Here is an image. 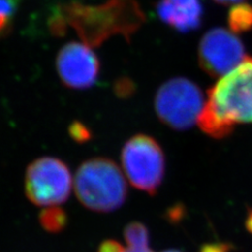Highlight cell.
Masks as SVG:
<instances>
[{
	"instance_id": "cell-19",
	"label": "cell",
	"mask_w": 252,
	"mask_h": 252,
	"mask_svg": "<svg viewBox=\"0 0 252 252\" xmlns=\"http://www.w3.org/2000/svg\"><path fill=\"white\" fill-rule=\"evenodd\" d=\"M164 252H181V251H179V250H166Z\"/></svg>"
},
{
	"instance_id": "cell-16",
	"label": "cell",
	"mask_w": 252,
	"mask_h": 252,
	"mask_svg": "<svg viewBox=\"0 0 252 252\" xmlns=\"http://www.w3.org/2000/svg\"><path fill=\"white\" fill-rule=\"evenodd\" d=\"M230 245L226 243L206 244L201 248L200 252H230Z\"/></svg>"
},
{
	"instance_id": "cell-6",
	"label": "cell",
	"mask_w": 252,
	"mask_h": 252,
	"mask_svg": "<svg viewBox=\"0 0 252 252\" xmlns=\"http://www.w3.org/2000/svg\"><path fill=\"white\" fill-rule=\"evenodd\" d=\"M73 179L61 160L43 157L31 163L26 173V194L37 206L53 207L64 203L72 191Z\"/></svg>"
},
{
	"instance_id": "cell-11",
	"label": "cell",
	"mask_w": 252,
	"mask_h": 252,
	"mask_svg": "<svg viewBox=\"0 0 252 252\" xmlns=\"http://www.w3.org/2000/svg\"><path fill=\"white\" fill-rule=\"evenodd\" d=\"M124 238L128 252H143L148 249V230L142 223H129L125 227Z\"/></svg>"
},
{
	"instance_id": "cell-5",
	"label": "cell",
	"mask_w": 252,
	"mask_h": 252,
	"mask_svg": "<svg viewBox=\"0 0 252 252\" xmlns=\"http://www.w3.org/2000/svg\"><path fill=\"white\" fill-rule=\"evenodd\" d=\"M121 162L132 186L148 194L157 193L165 175V156L154 138L142 133L131 137L123 146Z\"/></svg>"
},
{
	"instance_id": "cell-1",
	"label": "cell",
	"mask_w": 252,
	"mask_h": 252,
	"mask_svg": "<svg viewBox=\"0 0 252 252\" xmlns=\"http://www.w3.org/2000/svg\"><path fill=\"white\" fill-rule=\"evenodd\" d=\"M252 123V58L218 81L208 92V101L199 117L198 125L206 135L223 139L234 126Z\"/></svg>"
},
{
	"instance_id": "cell-7",
	"label": "cell",
	"mask_w": 252,
	"mask_h": 252,
	"mask_svg": "<svg viewBox=\"0 0 252 252\" xmlns=\"http://www.w3.org/2000/svg\"><path fill=\"white\" fill-rule=\"evenodd\" d=\"M198 57L201 68L211 77H224L247 58L241 39L224 28H214L205 33Z\"/></svg>"
},
{
	"instance_id": "cell-9",
	"label": "cell",
	"mask_w": 252,
	"mask_h": 252,
	"mask_svg": "<svg viewBox=\"0 0 252 252\" xmlns=\"http://www.w3.org/2000/svg\"><path fill=\"white\" fill-rule=\"evenodd\" d=\"M156 10L159 18L180 33L198 30L202 23V0H159Z\"/></svg>"
},
{
	"instance_id": "cell-3",
	"label": "cell",
	"mask_w": 252,
	"mask_h": 252,
	"mask_svg": "<svg viewBox=\"0 0 252 252\" xmlns=\"http://www.w3.org/2000/svg\"><path fill=\"white\" fill-rule=\"evenodd\" d=\"M78 200L88 209L110 212L120 208L127 196V186L121 169L109 159L85 161L75 178Z\"/></svg>"
},
{
	"instance_id": "cell-15",
	"label": "cell",
	"mask_w": 252,
	"mask_h": 252,
	"mask_svg": "<svg viewBox=\"0 0 252 252\" xmlns=\"http://www.w3.org/2000/svg\"><path fill=\"white\" fill-rule=\"evenodd\" d=\"M98 252H128V249L127 247H124L119 242L107 240L99 246Z\"/></svg>"
},
{
	"instance_id": "cell-17",
	"label": "cell",
	"mask_w": 252,
	"mask_h": 252,
	"mask_svg": "<svg viewBox=\"0 0 252 252\" xmlns=\"http://www.w3.org/2000/svg\"><path fill=\"white\" fill-rule=\"evenodd\" d=\"M246 227H247V229L249 230V232L252 233V209H250L249 212H248L247 220H246Z\"/></svg>"
},
{
	"instance_id": "cell-12",
	"label": "cell",
	"mask_w": 252,
	"mask_h": 252,
	"mask_svg": "<svg viewBox=\"0 0 252 252\" xmlns=\"http://www.w3.org/2000/svg\"><path fill=\"white\" fill-rule=\"evenodd\" d=\"M39 222L46 231L57 233L66 226L67 217L65 212L57 206L46 207L39 215Z\"/></svg>"
},
{
	"instance_id": "cell-10",
	"label": "cell",
	"mask_w": 252,
	"mask_h": 252,
	"mask_svg": "<svg viewBox=\"0 0 252 252\" xmlns=\"http://www.w3.org/2000/svg\"><path fill=\"white\" fill-rule=\"evenodd\" d=\"M227 22L234 34H243L252 30V5L246 2L235 3L228 12Z\"/></svg>"
},
{
	"instance_id": "cell-2",
	"label": "cell",
	"mask_w": 252,
	"mask_h": 252,
	"mask_svg": "<svg viewBox=\"0 0 252 252\" xmlns=\"http://www.w3.org/2000/svg\"><path fill=\"white\" fill-rule=\"evenodd\" d=\"M70 25L82 34L83 40L99 44L113 35L127 40L143 25L145 15L136 0H109L100 6L74 5L66 10Z\"/></svg>"
},
{
	"instance_id": "cell-8",
	"label": "cell",
	"mask_w": 252,
	"mask_h": 252,
	"mask_svg": "<svg viewBox=\"0 0 252 252\" xmlns=\"http://www.w3.org/2000/svg\"><path fill=\"white\" fill-rule=\"evenodd\" d=\"M56 66L61 81L74 90H85L96 82L100 62L90 47L72 41L59 51Z\"/></svg>"
},
{
	"instance_id": "cell-14",
	"label": "cell",
	"mask_w": 252,
	"mask_h": 252,
	"mask_svg": "<svg viewBox=\"0 0 252 252\" xmlns=\"http://www.w3.org/2000/svg\"><path fill=\"white\" fill-rule=\"evenodd\" d=\"M68 132L69 136L74 139V141L78 142V143H84V142L89 141L92 138L89 128L84 124L78 121H75L69 125Z\"/></svg>"
},
{
	"instance_id": "cell-13",
	"label": "cell",
	"mask_w": 252,
	"mask_h": 252,
	"mask_svg": "<svg viewBox=\"0 0 252 252\" xmlns=\"http://www.w3.org/2000/svg\"><path fill=\"white\" fill-rule=\"evenodd\" d=\"M19 1L20 0H0V35L9 31Z\"/></svg>"
},
{
	"instance_id": "cell-4",
	"label": "cell",
	"mask_w": 252,
	"mask_h": 252,
	"mask_svg": "<svg viewBox=\"0 0 252 252\" xmlns=\"http://www.w3.org/2000/svg\"><path fill=\"white\" fill-rule=\"evenodd\" d=\"M204 94L192 81L183 77L163 83L155 97V109L159 119L176 130L190 128L198 123L205 106Z\"/></svg>"
},
{
	"instance_id": "cell-18",
	"label": "cell",
	"mask_w": 252,
	"mask_h": 252,
	"mask_svg": "<svg viewBox=\"0 0 252 252\" xmlns=\"http://www.w3.org/2000/svg\"><path fill=\"white\" fill-rule=\"evenodd\" d=\"M215 2L220 3V4H232V3H239L242 2L243 0H214Z\"/></svg>"
}]
</instances>
